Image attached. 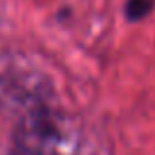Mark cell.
<instances>
[{
  "mask_svg": "<svg viewBox=\"0 0 155 155\" xmlns=\"http://www.w3.org/2000/svg\"><path fill=\"white\" fill-rule=\"evenodd\" d=\"M155 0H128L126 4V16L128 20H141L143 16H147L151 12Z\"/></svg>",
  "mask_w": 155,
  "mask_h": 155,
  "instance_id": "1",
  "label": "cell"
}]
</instances>
